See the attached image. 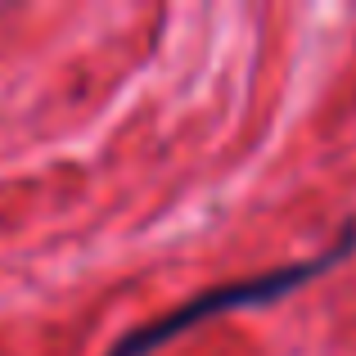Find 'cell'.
Here are the masks:
<instances>
[{
	"mask_svg": "<svg viewBox=\"0 0 356 356\" xmlns=\"http://www.w3.org/2000/svg\"><path fill=\"white\" fill-rule=\"evenodd\" d=\"M352 248H356V226H348V235L312 261H293V266H275V270H266V275H248V280H235V284H221V289H203V293L190 298L185 307L167 312L163 321L140 325L136 334H127L108 356H149L154 348H163L167 339L194 330L199 321H212V316L235 312V307H257V302H270V298H284V293H293V289H302L312 275H325L330 266H339Z\"/></svg>",
	"mask_w": 356,
	"mask_h": 356,
	"instance_id": "6da1fadb",
	"label": "cell"
}]
</instances>
